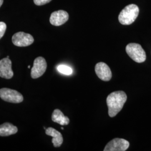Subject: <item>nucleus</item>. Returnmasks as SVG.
Segmentation results:
<instances>
[{"instance_id": "obj_14", "label": "nucleus", "mask_w": 151, "mask_h": 151, "mask_svg": "<svg viewBox=\"0 0 151 151\" xmlns=\"http://www.w3.org/2000/svg\"><path fill=\"white\" fill-rule=\"evenodd\" d=\"M57 70H58L60 73L65 75H70L73 72V70L70 67L63 65H58L57 67Z\"/></svg>"}, {"instance_id": "obj_20", "label": "nucleus", "mask_w": 151, "mask_h": 151, "mask_svg": "<svg viewBox=\"0 0 151 151\" xmlns=\"http://www.w3.org/2000/svg\"><path fill=\"white\" fill-rule=\"evenodd\" d=\"M61 129H62V130L64 129V128H63V127H62V128H61Z\"/></svg>"}, {"instance_id": "obj_4", "label": "nucleus", "mask_w": 151, "mask_h": 151, "mask_svg": "<svg viewBox=\"0 0 151 151\" xmlns=\"http://www.w3.org/2000/svg\"><path fill=\"white\" fill-rule=\"evenodd\" d=\"M0 97L4 101L11 103H20L24 98L22 94L16 90L7 88L0 89Z\"/></svg>"}, {"instance_id": "obj_10", "label": "nucleus", "mask_w": 151, "mask_h": 151, "mask_svg": "<svg viewBox=\"0 0 151 151\" xmlns=\"http://www.w3.org/2000/svg\"><path fill=\"white\" fill-rule=\"evenodd\" d=\"M14 76L12 70V62L8 58L0 60V77L6 79H10Z\"/></svg>"}, {"instance_id": "obj_6", "label": "nucleus", "mask_w": 151, "mask_h": 151, "mask_svg": "<svg viewBox=\"0 0 151 151\" xmlns=\"http://www.w3.org/2000/svg\"><path fill=\"white\" fill-rule=\"evenodd\" d=\"M47 64L45 60L39 57L34 61L33 67L31 70V76L32 78L35 79L41 77L47 70Z\"/></svg>"}, {"instance_id": "obj_18", "label": "nucleus", "mask_w": 151, "mask_h": 151, "mask_svg": "<svg viewBox=\"0 0 151 151\" xmlns=\"http://www.w3.org/2000/svg\"><path fill=\"white\" fill-rule=\"evenodd\" d=\"M6 58H9V56L8 55V56H7V57Z\"/></svg>"}, {"instance_id": "obj_17", "label": "nucleus", "mask_w": 151, "mask_h": 151, "mask_svg": "<svg viewBox=\"0 0 151 151\" xmlns=\"http://www.w3.org/2000/svg\"><path fill=\"white\" fill-rule=\"evenodd\" d=\"M3 2H4V0H0V7L2 5Z\"/></svg>"}, {"instance_id": "obj_5", "label": "nucleus", "mask_w": 151, "mask_h": 151, "mask_svg": "<svg viewBox=\"0 0 151 151\" xmlns=\"http://www.w3.org/2000/svg\"><path fill=\"white\" fill-rule=\"evenodd\" d=\"M34 38L29 34L24 32L15 33L12 38L13 44L17 47H27L34 42Z\"/></svg>"}, {"instance_id": "obj_1", "label": "nucleus", "mask_w": 151, "mask_h": 151, "mask_svg": "<svg viewBox=\"0 0 151 151\" xmlns=\"http://www.w3.org/2000/svg\"><path fill=\"white\" fill-rule=\"evenodd\" d=\"M127 99V96L123 91L113 92L109 94L106 99L109 115L111 118L115 116L123 108Z\"/></svg>"}, {"instance_id": "obj_15", "label": "nucleus", "mask_w": 151, "mask_h": 151, "mask_svg": "<svg viewBox=\"0 0 151 151\" xmlns=\"http://www.w3.org/2000/svg\"><path fill=\"white\" fill-rule=\"evenodd\" d=\"M6 30V25L4 22H0V39L3 37Z\"/></svg>"}, {"instance_id": "obj_11", "label": "nucleus", "mask_w": 151, "mask_h": 151, "mask_svg": "<svg viewBox=\"0 0 151 151\" xmlns=\"http://www.w3.org/2000/svg\"><path fill=\"white\" fill-rule=\"evenodd\" d=\"M45 133L47 135L51 136L53 137L52 139V143L53 146L55 147H60L63 143V138L62 134L60 132L57 131L53 128L49 127L48 128L46 129Z\"/></svg>"}, {"instance_id": "obj_12", "label": "nucleus", "mask_w": 151, "mask_h": 151, "mask_svg": "<svg viewBox=\"0 0 151 151\" xmlns=\"http://www.w3.org/2000/svg\"><path fill=\"white\" fill-rule=\"evenodd\" d=\"M52 119L53 122L57 123L61 125H67L70 123V119L64 115L63 113L59 110H54L52 115Z\"/></svg>"}, {"instance_id": "obj_13", "label": "nucleus", "mask_w": 151, "mask_h": 151, "mask_svg": "<svg viewBox=\"0 0 151 151\" xmlns=\"http://www.w3.org/2000/svg\"><path fill=\"white\" fill-rule=\"evenodd\" d=\"M18 131L16 126L9 123L0 125V136L6 137L15 134Z\"/></svg>"}, {"instance_id": "obj_19", "label": "nucleus", "mask_w": 151, "mask_h": 151, "mask_svg": "<svg viewBox=\"0 0 151 151\" xmlns=\"http://www.w3.org/2000/svg\"><path fill=\"white\" fill-rule=\"evenodd\" d=\"M28 68H30V65H29V66H28Z\"/></svg>"}, {"instance_id": "obj_8", "label": "nucleus", "mask_w": 151, "mask_h": 151, "mask_svg": "<svg viewBox=\"0 0 151 151\" xmlns=\"http://www.w3.org/2000/svg\"><path fill=\"white\" fill-rule=\"evenodd\" d=\"M98 77L104 81H110L112 77V73L109 67L104 62L98 63L95 68Z\"/></svg>"}, {"instance_id": "obj_16", "label": "nucleus", "mask_w": 151, "mask_h": 151, "mask_svg": "<svg viewBox=\"0 0 151 151\" xmlns=\"http://www.w3.org/2000/svg\"><path fill=\"white\" fill-rule=\"evenodd\" d=\"M52 0H34V2L37 5L42 6L48 4Z\"/></svg>"}, {"instance_id": "obj_9", "label": "nucleus", "mask_w": 151, "mask_h": 151, "mask_svg": "<svg viewBox=\"0 0 151 151\" xmlns=\"http://www.w3.org/2000/svg\"><path fill=\"white\" fill-rule=\"evenodd\" d=\"M68 14L64 10H58L53 12L50 17L49 21L54 26H60L68 21Z\"/></svg>"}, {"instance_id": "obj_2", "label": "nucleus", "mask_w": 151, "mask_h": 151, "mask_svg": "<svg viewBox=\"0 0 151 151\" xmlns=\"http://www.w3.org/2000/svg\"><path fill=\"white\" fill-rule=\"evenodd\" d=\"M139 12L138 6L134 4L127 6L119 14L118 19L120 23L124 25L132 24L138 16Z\"/></svg>"}, {"instance_id": "obj_3", "label": "nucleus", "mask_w": 151, "mask_h": 151, "mask_svg": "<svg viewBox=\"0 0 151 151\" xmlns=\"http://www.w3.org/2000/svg\"><path fill=\"white\" fill-rule=\"evenodd\" d=\"M125 50L128 55L135 62L143 63L146 60V52L140 44H129L127 45Z\"/></svg>"}, {"instance_id": "obj_7", "label": "nucleus", "mask_w": 151, "mask_h": 151, "mask_svg": "<svg viewBox=\"0 0 151 151\" xmlns=\"http://www.w3.org/2000/svg\"><path fill=\"white\" fill-rule=\"evenodd\" d=\"M129 147V142L124 139L115 138L105 146L104 151H125Z\"/></svg>"}]
</instances>
